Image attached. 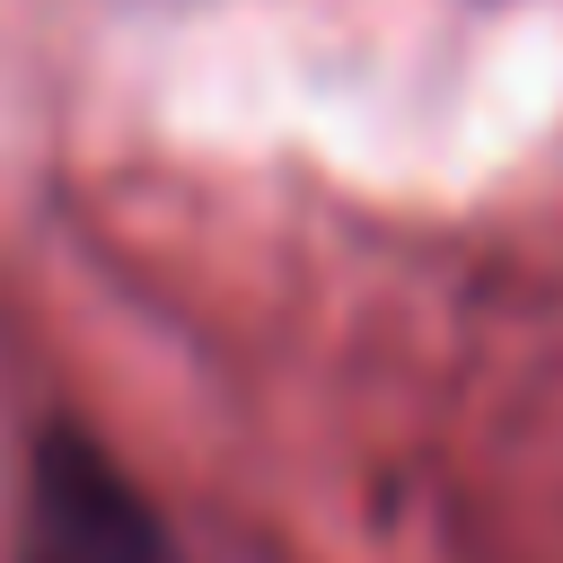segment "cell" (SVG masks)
<instances>
[{"mask_svg":"<svg viewBox=\"0 0 563 563\" xmlns=\"http://www.w3.org/2000/svg\"><path fill=\"white\" fill-rule=\"evenodd\" d=\"M18 563H176L141 484L79 431H44L18 510Z\"/></svg>","mask_w":563,"mask_h":563,"instance_id":"obj_1","label":"cell"}]
</instances>
